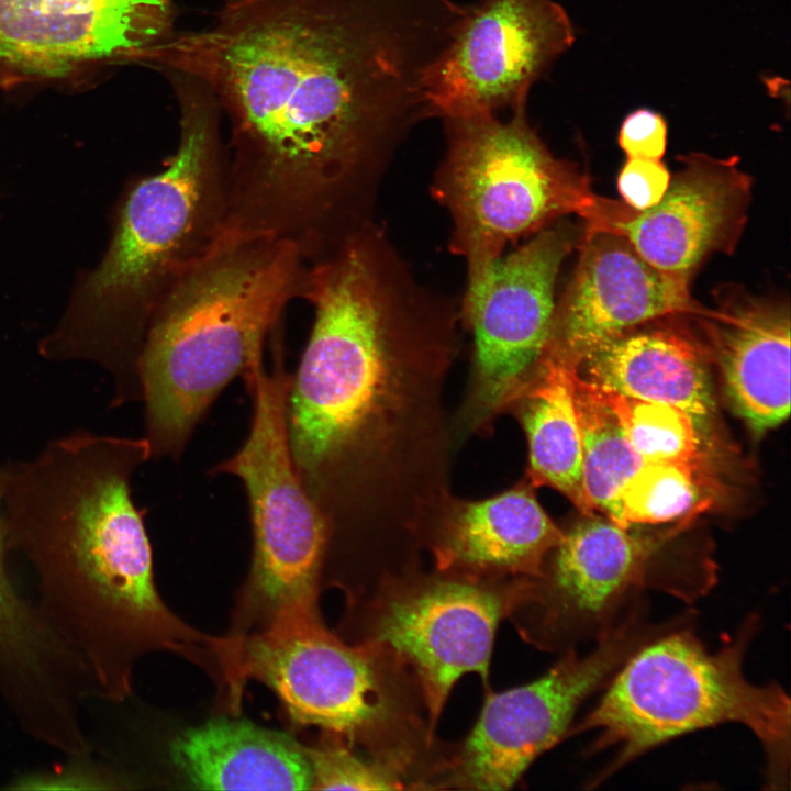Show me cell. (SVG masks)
<instances>
[{
	"instance_id": "cell-1",
	"label": "cell",
	"mask_w": 791,
	"mask_h": 791,
	"mask_svg": "<svg viewBox=\"0 0 791 791\" xmlns=\"http://www.w3.org/2000/svg\"><path fill=\"white\" fill-rule=\"evenodd\" d=\"M467 13L455 0H229L149 66L201 80L227 120V225L313 261L374 222L396 152L434 116L427 81Z\"/></svg>"
},
{
	"instance_id": "cell-2",
	"label": "cell",
	"mask_w": 791,
	"mask_h": 791,
	"mask_svg": "<svg viewBox=\"0 0 791 791\" xmlns=\"http://www.w3.org/2000/svg\"><path fill=\"white\" fill-rule=\"evenodd\" d=\"M309 341L287 404L294 468L322 513L353 503L408 404L409 380L450 352L459 310L422 285L375 222L308 264Z\"/></svg>"
},
{
	"instance_id": "cell-3",
	"label": "cell",
	"mask_w": 791,
	"mask_h": 791,
	"mask_svg": "<svg viewBox=\"0 0 791 791\" xmlns=\"http://www.w3.org/2000/svg\"><path fill=\"white\" fill-rule=\"evenodd\" d=\"M164 73L179 108L177 147L159 171L126 181L102 259L78 276L60 322L41 345L49 357L102 363L124 397L140 392L137 360L151 316L220 237L229 216L219 102L198 78Z\"/></svg>"
},
{
	"instance_id": "cell-4",
	"label": "cell",
	"mask_w": 791,
	"mask_h": 791,
	"mask_svg": "<svg viewBox=\"0 0 791 791\" xmlns=\"http://www.w3.org/2000/svg\"><path fill=\"white\" fill-rule=\"evenodd\" d=\"M149 458L146 438L86 434L55 442L4 477L8 519L43 561L92 589L125 661L166 650L209 671L221 638L181 621L155 586L151 543L130 490Z\"/></svg>"
},
{
	"instance_id": "cell-5",
	"label": "cell",
	"mask_w": 791,
	"mask_h": 791,
	"mask_svg": "<svg viewBox=\"0 0 791 791\" xmlns=\"http://www.w3.org/2000/svg\"><path fill=\"white\" fill-rule=\"evenodd\" d=\"M307 265L288 239L226 226L168 291L137 360L152 457L178 459L222 390L263 361Z\"/></svg>"
},
{
	"instance_id": "cell-6",
	"label": "cell",
	"mask_w": 791,
	"mask_h": 791,
	"mask_svg": "<svg viewBox=\"0 0 791 791\" xmlns=\"http://www.w3.org/2000/svg\"><path fill=\"white\" fill-rule=\"evenodd\" d=\"M755 626L747 623L715 653L682 624L654 638L624 662L597 706L568 734L598 731L592 749L617 748L605 777L671 738L739 723L760 740L768 780L781 787L789 773L790 699L780 686H758L744 675Z\"/></svg>"
},
{
	"instance_id": "cell-7",
	"label": "cell",
	"mask_w": 791,
	"mask_h": 791,
	"mask_svg": "<svg viewBox=\"0 0 791 791\" xmlns=\"http://www.w3.org/2000/svg\"><path fill=\"white\" fill-rule=\"evenodd\" d=\"M234 638L243 682L270 688L294 723L359 745L402 773L414 765L420 740L431 744L408 695L409 672L378 647L339 639L319 604L287 610Z\"/></svg>"
},
{
	"instance_id": "cell-8",
	"label": "cell",
	"mask_w": 791,
	"mask_h": 791,
	"mask_svg": "<svg viewBox=\"0 0 791 791\" xmlns=\"http://www.w3.org/2000/svg\"><path fill=\"white\" fill-rule=\"evenodd\" d=\"M497 113L444 118L446 149L432 193L452 220L449 249L481 285L505 247L568 214L583 216L597 194L571 163L556 157L527 116V102Z\"/></svg>"
},
{
	"instance_id": "cell-9",
	"label": "cell",
	"mask_w": 791,
	"mask_h": 791,
	"mask_svg": "<svg viewBox=\"0 0 791 791\" xmlns=\"http://www.w3.org/2000/svg\"><path fill=\"white\" fill-rule=\"evenodd\" d=\"M270 371L257 364L244 377L253 414L242 447L211 475L237 477L246 491L253 558L229 635L244 637L282 612L317 604L327 552L325 523L294 468L287 433L291 382L283 348L274 345Z\"/></svg>"
},
{
	"instance_id": "cell-10",
	"label": "cell",
	"mask_w": 791,
	"mask_h": 791,
	"mask_svg": "<svg viewBox=\"0 0 791 791\" xmlns=\"http://www.w3.org/2000/svg\"><path fill=\"white\" fill-rule=\"evenodd\" d=\"M670 535L649 536L594 513L564 533L533 577L515 580L508 615L526 640L547 650H569L604 637L642 605L647 589L677 597L655 569Z\"/></svg>"
},
{
	"instance_id": "cell-11",
	"label": "cell",
	"mask_w": 791,
	"mask_h": 791,
	"mask_svg": "<svg viewBox=\"0 0 791 791\" xmlns=\"http://www.w3.org/2000/svg\"><path fill=\"white\" fill-rule=\"evenodd\" d=\"M675 624L647 623L640 606L590 653L566 650L533 682L488 694L472 731L443 767V782L476 790L511 788L541 754L568 736L579 706L608 686L635 651Z\"/></svg>"
},
{
	"instance_id": "cell-12",
	"label": "cell",
	"mask_w": 791,
	"mask_h": 791,
	"mask_svg": "<svg viewBox=\"0 0 791 791\" xmlns=\"http://www.w3.org/2000/svg\"><path fill=\"white\" fill-rule=\"evenodd\" d=\"M513 583L455 573L397 582L371 601L361 643L378 647L413 675L431 737L455 682L468 672L487 680Z\"/></svg>"
},
{
	"instance_id": "cell-13",
	"label": "cell",
	"mask_w": 791,
	"mask_h": 791,
	"mask_svg": "<svg viewBox=\"0 0 791 791\" xmlns=\"http://www.w3.org/2000/svg\"><path fill=\"white\" fill-rule=\"evenodd\" d=\"M175 24L174 0H0V87L147 66Z\"/></svg>"
},
{
	"instance_id": "cell-14",
	"label": "cell",
	"mask_w": 791,
	"mask_h": 791,
	"mask_svg": "<svg viewBox=\"0 0 791 791\" xmlns=\"http://www.w3.org/2000/svg\"><path fill=\"white\" fill-rule=\"evenodd\" d=\"M582 232L556 221L495 261L459 307L475 343V404L483 415L515 401L552 336L560 269Z\"/></svg>"
},
{
	"instance_id": "cell-15",
	"label": "cell",
	"mask_w": 791,
	"mask_h": 791,
	"mask_svg": "<svg viewBox=\"0 0 791 791\" xmlns=\"http://www.w3.org/2000/svg\"><path fill=\"white\" fill-rule=\"evenodd\" d=\"M573 41L571 20L555 0H480L431 73L433 115L498 113L527 102L534 82Z\"/></svg>"
},
{
	"instance_id": "cell-16",
	"label": "cell",
	"mask_w": 791,
	"mask_h": 791,
	"mask_svg": "<svg viewBox=\"0 0 791 791\" xmlns=\"http://www.w3.org/2000/svg\"><path fill=\"white\" fill-rule=\"evenodd\" d=\"M681 161L654 207L635 211L597 196L582 219L586 229L624 237L648 264L690 281L709 257L736 248L747 222L753 182L737 157L693 153Z\"/></svg>"
},
{
	"instance_id": "cell-17",
	"label": "cell",
	"mask_w": 791,
	"mask_h": 791,
	"mask_svg": "<svg viewBox=\"0 0 791 791\" xmlns=\"http://www.w3.org/2000/svg\"><path fill=\"white\" fill-rule=\"evenodd\" d=\"M578 263L556 303L548 347L576 360L653 320L691 313L690 281L648 264L622 236L582 231Z\"/></svg>"
},
{
	"instance_id": "cell-18",
	"label": "cell",
	"mask_w": 791,
	"mask_h": 791,
	"mask_svg": "<svg viewBox=\"0 0 791 791\" xmlns=\"http://www.w3.org/2000/svg\"><path fill=\"white\" fill-rule=\"evenodd\" d=\"M703 334L733 411L755 435L790 413V304L788 299L723 289L714 309L690 313Z\"/></svg>"
},
{
	"instance_id": "cell-19",
	"label": "cell",
	"mask_w": 791,
	"mask_h": 791,
	"mask_svg": "<svg viewBox=\"0 0 791 791\" xmlns=\"http://www.w3.org/2000/svg\"><path fill=\"white\" fill-rule=\"evenodd\" d=\"M686 315L661 316L598 345L579 359V375L628 397L678 406L703 421L715 410L713 361Z\"/></svg>"
},
{
	"instance_id": "cell-20",
	"label": "cell",
	"mask_w": 791,
	"mask_h": 791,
	"mask_svg": "<svg viewBox=\"0 0 791 791\" xmlns=\"http://www.w3.org/2000/svg\"><path fill=\"white\" fill-rule=\"evenodd\" d=\"M564 532L528 489L464 503L447 520L436 556L442 569L482 580L536 576Z\"/></svg>"
},
{
	"instance_id": "cell-21",
	"label": "cell",
	"mask_w": 791,
	"mask_h": 791,
	"mask_svg": "<svg viewBox=\"0 0 791 791\" xmlns=\"http://www.w3.org/2000/svg\"><path fill=\"white\" fill-rule=\"evenodd\" d=\"M170 758L204 790H307L313 773L304 746L245 720L219 717L178 734Z\"/></svg>"
},
{
	"instance_id": "cell-22",
	"label": "cell",
	"mask_w": 791,
	"mask_h": 791,
	"mask_svg": "<svg viewBox=\"0 0 791 791\" xmlns=\"http://www.w3.org/2000/svg\"><path fill=\"white\" fill-rule=\"evenodd\" d=\"M577 367L576 360L547 347L516 400L528 439L533 484L556 489L589 515L595 511L583 483L581 437L572 397Z\"/></svg>"
},
{
	"instance_id": "cell-23",
	"label": "cell",
	"mask_w": 791,
	"mask_h": 791,
	"mask_svg": "<svg viewBox=\"0 0 791 791\" xmlns=\"http://www.w3.org/2000/svg\"><path fill=\"white\" fill-rule=\"evenodd\" d=\"M572 397L581 437L583 483L594 511L612 519L624 483L644 464L602 399L598 387L572 376Z\"/></svg>"
},
{
	"instance_id": "cell-24",
	"label": "cell",
	"mask_w": 791,
	"mask_h": 791,
	"mask_svg": "<svg viewBox=\"0 0 791 791\" xmlns=\"http://www.w3.org/2000/svg\"><path fill=\"white\" fill-rule=\"evenodd\" d=\"M708 465L644 461L622 487L612 521L622 527L662 524L704 506Z\"/></svg>"
},
{
	"instance_id": "cell-25",
	"label": "cell",
	"mask_w": 791,
	"mask_h": 791,
	"mask_svg": "<svg viewBox=\"0 0 791 791\" xmlns=\"http://www.w3.org/2000/svg\"><path fill=\"white\" fill-rule=\"evenodd\" d=\"M597 386V385H595ZM644 461L706 465L698 421L684 410L597 386Z\"/></svg>"
},
{
	"instance_id": "cell-26",
	"label": "cell",
	"mask_w": 791,
	"mask_h": 791,
	"mask_svg": "<svg viewBox=\"0 0 791 791\" xmlns=\"http://www.w3.org/2000/svg\"><path fill=\"white\" fill-rule=\"evenodd\" d=\"M313 773L312 789L394 790L404 788L403 775L372 758L366 759L339 740L305 747Z\"/></svg>"
},
{
	"instance_id": "cell-27",
	"label": "cell",
	"mask_w": 791,
	"mask_h": 791,
	"mask_svg": "<svg viewBox=\"0 0 791 791\" xmlns=\"http://www.w3.org/2000/svg\"><path fill=\"white\" fill-rule=\"evenodd\" d=\"M670 179L661 160L627 158L617 177V190L624 204L644 211L661 200Z\"/></svg>"
},
{
	"instance_id": "cell-28",
	"label": "cell",
	"mask_w": 791,
	"mask_h": 791,
	"mask_svg": "<svg viewBox=\"0 0 791 791\" xmlns=\"http://www.w3.org/2000/svg\"><path fill=\"white\" fill-rule=\"evenodd\" d=\"M667 122L661 114L638 109L623 120L617 140L627 158L661 160L667 148Z\"/></svg>"
},
{
	"instance_id": "cell-29",
	"label": "cell",
	"mask_w": 791,
	"mask_h": 791,
	"mask_svg": "<svg viewBox=\"0 0 791 791\" xmlns=\"http://www.w3.org/2000/svg\"><path fill=\"white\" fill-rule=\"evenodd\" d=\"M22 608L5 577L1 559L0 533V639L20 637L24 627Z\"/></svg>"
}]
</instances>
